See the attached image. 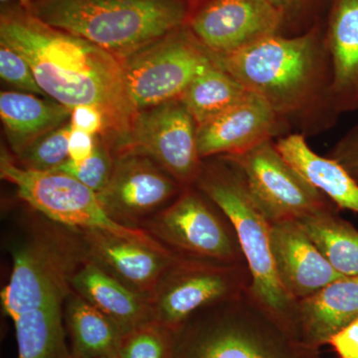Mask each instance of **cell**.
<instances>
[{"instance_id": "obj_28", "label": "cell", "mask_w": 358, "mask_h": 358, "mask_svg": "<svg viewBox=\"0 0 358 358\" xmlns=\"http://www.w3.org/2000/svg\"><path fill=\"white\" fill-rule=\"evenodd\" d=\"M0 77L15 91L44 95L31 66L20 53L0 42Z\"/></svg>"}, {"instance_id": "obj_4", "label": "cell", "mask_w": 358, "mask_h": 358, "mask_svg": "<svg viewBox=\"0 0 358 358\" xmlns=\"http://www.w3.org/2000/svg\"><path fill=\"white\" fill-rule=\"evenodd\" d=\"M173 358H320L250 293L197 310L174 331Z\"/></svg>"}, {"instance_id": "obj_30", "label": "cell", "mask_w": 358, "mask_h": 358, "mask_svg": "<svg viewBox=\"0 0 358 358\" xmlns=\"http://www.w3.org/2000/svg\"><path fill=\"white\" fill-rule=\"evenodd\" d=\"M329 157L338 162L358 182V124L336 143Z\"/></svg>"}, {"instance_id": "obj_22", "label": "cell", "mask_w": 358, "mask_h": 358, "mask_svg": "<svg viewBox=\"0 0 358 358\" xmlns=\"http://www.w3.org/2000/svg\"><path fill=\"white\" fill-rule=\"evenodd\" d=\"M64 320L73 358H96L117 353L121 329L74 291L66 301Z\"/></svg>"}, {"instance_id": "obj_37", "label": "cell", "mask_w": 358, "mask_h": 358, "mask_svg": "<svg viewBox=\"0 0 358 358\" xmlns=\"http://www.w3.org/2000/svg\"><path fill=\"white\" fill-rule=\"evenodd\" d=\"M357 279L358 280V277L357 278Z\"/></svg>"}, {"instance_id": "obj_33", "label": "cell", "mask_w": 358, "mask_h": 358, "mask_svg": "<svg viewBox=\"0 0 358 358\" xmlns=\"http://www.w3.org/2000/svg\"><path fill=\"white\" fill-rule=\"evenodd\" d=\"M268 1L287 15L293 11L299 10L301 7L308 4L310 0H268Z\"/></svg>"}, {"instance_id": "obj_19", "label": "cell", "mask_w": 358, "mask_h": 358, "mask_svg": "<svg viewBox=\"0 0 358 358\" xmlns=\"http://www.w3.org/2000/svg\"><path fill=\"white\" fill-rule=\"evenodd\" d=\"M72 289L112 320L122 334L152 320L148 298L131 291L87 259L73 275Z\"/></svg>"}, {"instance_id": "obj_12", "label": "cell", "mask_w": 358, "mask_h": 358, "mask_svg": "<svg viewBox=\"0 0 358 358\" xmlns=\"http://www.w3.org/2000/svg\"><path fill=\"white\" fill-rule=\"evenodd\" d=\"M183 189L148 155L124 150L115 152L112 178L98 196L110 218L128 227L141 228Z\"/></svg>"}, {"instance_id": "obj_18", "label": "cell", "mask_w": 358, "mask_h": 358, "mask_svg": "<svg viewBox=\"0 0 358 358\" xmlns=\"http://www.w3.org/2000/svg\"><path fill=\"white\" fill-rule=\"evenodd\" d=\"M358 319V280L343 278L298 301L299 338L320 350Z\"/></svg>"}, {"instance_id": "obj_32", "label": "cell", "mask_w": 358, "mask_h": 358, "mask_svg": "<svg viewBox=\"0 0 358 358\" xmlns=\"http://www.w3.org/2000/svg\"><path fill=\"white\" fill-rule=\"evenodd\" d=\"M96 138L71 127L69 134V157L71 162H81L89 159L95 150Z\"/></svg>"}, {"instance_id": "obj_35", "label": "cell", "mask_w": 358, "mask_h": 358, "mask_svg": "<svg viewBox=\"0 0 358 358\" xmlns=\"http://www.w3.org/2000/svg\"><path fill=\"white\" fill-rule=\"evenodd\" d=\"M96 358H117V353H114V355H103V357H96Z\"/></svg>"}, {"instance_id": "obj_34", "label": "cell", "mask_w": 358, "mask_h": 358, "mask_svg": "<svg viewBox=\"0 0 358 358\" xmlns=\"http://www.w3.org/2000/svg\"><path fill=\"white\" fill-rule=\"evenodd\" d=\"M30 1L31 0H0L1 6H7V4H21V6H27Z\"/></svg>"}, {"instance_id": "obj_20", "label": "cell", "mask_w": 358, "mask_h": 358, "mask_svg": "<svg viewBox=\"0 0 358 358\" xmlns=\"http://www.w3.org/2000/svg\"><path fill=\"white\" fill-rule=\"evenodd\" d=\"M275 143L284 159L313 187L338 208L358 214V182L338 162L315 154L303 134L282 136Z\"/></svg>"}, {"instance_id": "obj_10", "label": "cell", "mask_w": 358, "mask_h": 358, "mask_svg": "<svg viewBox=\"0 0 358 358\" xmlns=\"http://www.w3.org/2000/svg\"><path fill=\"white\" fill-rule=\"evenodd\" d=\"M241 171L252 199L271 225L334 208L333 202L289 166L268 141L243 154L221 155Z\"/></svg>"}, {"instance_id": "obj_3", "label": "cell", "mask_w": 358, "mask_h": 358, "mask_svg": "<svg viewBox=\"0 0 358 358\" xmlns=\"http://www.w3.org/2000/svg\"><path fill=\"white\" fill-rule=\"evenodd\" d=\"M192 6V0H31L25 7L122 61L185 25Z\"/></svg>"}, {"instance_id": "obj_5", "label": "cell", "mask_w": 358, "mask_h": 358, "mask_svg": "<svg viewBox=\"0 0 358 358\" xmlns=\"http://www.w3.org/2000/svg\"><path fill=\"white\" fill-rule=\"evenodd\" d=\"M195 187L217 205L236 231L252 275L250 293L299 338L298 301L279 281L271 250V224L250 195L241 171L223 157L203 162Z\"/></svg>"}, {"instance_id": "obj_9", "label": "cell", "mask_w": 358, "mask_h": 358, "mask_svg": "<svg viewBox=\"0 0 358 358\" xmlns=\"http://www.w3.org/2000/svg\"><path fill=\"white\" fill-rule=\"evenodd\" d=\"M247 263H223L178 256L150 299L152 320L176 331L190 315L250 289Z\"/></svg>"}, {"instance_id": "obj_27", "label": "cell", "mask_w": 358, "mask_h": 358, "mask_svg": "<svg viewBox=\"0 0 358 358\" xmlns=\"http://www.w3.org/2000/svg\"><path fill=\"white\" fill-rule=\"evenodd\" d=\"M115 166L112 145L102 134L96 138L95 150L89 159L81 162H67L55 171H62L81 181L99 194L107 187Z\"/></svg>"}, {"instance_id": "obj_8", "label": "cell", "mask_w": 358, "mask_h": 358, "mask_svg": "<svg viewBox=\"0 0 358 358\" xmlns=\"http://www.w3.org/2000/svg\"><path fill=\"white\" fill-rule=\"evenodd\" d=\"M211 62L210 51L186 24L131 54L122 65L134 109L138 113L179 100Z\"/></svg>"}, {"instance_id": "obj_6", "label": "cell", "mask_w": 358, "mask_h": 358, "mask_svg": "<svg viewBox=\"0 0 358 358\" xmlns=\"http://www.w3.org/2000/svg\"><path fill=\"white\" fill-rule=\"evenodd\" d=\"M0 176L15 186L22 201L52 222L75 230H103L138 239L152 238L141 228L128 227L110 218L98 194L69 174L26 169L2 150Z\"/></svg>"}, {"instance_id": "obj_11", "label": "cell", "mask_w": 358, "mask_h": 358, "mask_svg": "<svg viewBox=\"0 0 358 358\" xmlns=\"http://www.w3.org/2000/svg\"><path fill=\"white\" fill-rule=\"evenodd\" d=\"M124 150L148 155L185 188L196 185L203 166L196 122L180 100L138 112Z\"/></svg>"}, {"instance_id": "obj_36", "label": "cell", "mask_w": 358, "mask_h": 358, "mask_svg": "<svg viewBox=\"0 0 358 358\" xmlns=\"http://www.w3.org/2000/svg\"><path fill=\"white\" fill-rule=\"evenodd\" d=\"M192 1H194V0H192Z\"/></svg>"}, {"instance_id": "obj_17", "label": "cell", "mask_w": 358, "mask_h": 358, "mask_svg": "<svg viewBox=\"0 0 358 358\" xmlns=\"http://www.w3.org/2000/svg\"><path fill=\"white\" fill-rule=\"evenodd\" d=\"M331 96L341 113L358 110V0H331L326 32Z\"/></svg>"}, {"instance_id": "obj_7", "label": "cell", "mask_w": 358, "mask_h": 358, "mask_svg": "<svg viewBox=\"0 0 358 358\" xmlns=\"http://www.w3.org/2000/svg\"><path fill=\"white\" fill-rule=\"evenodd\" d=\"M176 255L223 263H247L227 216L195 186L141 225Z\"/></svg>"}, {"instance_id": "obj_1", "label": "cell", "mask_w": 358, "mask_h": 358, "mask_svg": "<svg viewBox=\"0 0 358 358\" xmlns=\"http://www.w3.org/2000/svg\"><path fill=\"white\" fill-rule=\"evenodd\" d=\"M0 42L28 61L44 95L71 110L81 105L99 108L107 122L103 136L114 152L126 145L138 113L121 59L47 24L21 4L1 6Z\"/></svg>"}, {"instance_id": "obj_24", "label": "cell", "mask_w": 358, "mask_h": 358, "mask_svg": "<svg viewBox=\"0 0 358 358\" xmlns=\"http://www.w3.org/2000/svg\"><path fill=\"white\" fill-rule=\"evenodd\" d=\"M249 92L212 59L210 64L193 79L179 100L199 127L229 110Z\"/></svg>"}, {"instance_id": "obj_2", "label": "cell", "mask_w": 358, "mask_h": 358, "mask_svg": "<svg viewBox=\"0 0 358 358\" xmlns=\"http://www.w3.org/2000/svg\"><path fill=\"white\" fill-rule=\"evenodd\" d=\"M215 64L306 133L333 126V68L319 26L296 37H266L241 50L211 53Z\"/></svg>"}, {"instance_id": "obj_29", "label": "cell", "mask_w": 358, "mask_h": 358, "mask_svg": "<svg viewBox=\"0 0 358 358\" xmlns=\"http://www.w3.org/2000/svg\"><path fill=\"white\" fill-rule=\"evenodd\" d=\"M70 124L92 136H103L107 131L105 115L95 106H77L71 110Z\"/></svg>"}, {"instance_id": "obj_26", "label": "cell", "mask_w": 358, "mask_h": 358, "mask_svg": "<svg viewBox=\"0 0 358 358\" xmlns=\"http://www.w3.org/2000/svg\"><path fill=\"white\" fill-rule=\"evenodd\" d=\"M70 122L43 134L20 154L16 164L35 171H55L64 166L69 157Z\"/></svg>"}, {"instance_id": "obj_21", "label": "cell", "mask_w": 358, "mask_h": 358, "mask_svg": "<svg viewBox=\"0 0 358 358\" xmlns=\"http://www.w3.org/2000/svg\"><path fill=\"white\" fill-rule=\"evenodd\" d=\"M71 110L54 100L20 91L0 93V117L14 155L43 134L68 124Z\"/></svg>"}, {"instance_id": "obj_31", "label": "cell", "mask_w": 358, "mask_h": 358, "mask_svg": "<svg viewBox=\"0 0 358 358\" xmlns=\"http://www.w3.org/2000/svg\"><path fill=\"white\" fill-rule=\"evenodd\" d=\"M329 345L338 358H358V319L334 334Z\"/></svg>"}, {"instance_id": "obj_15", "label": "cell", "mask_w": 358, "mask_h": 358, "mask_svg": "<svg viewBox=\"0 0 358 358\" xmlns=\"http://www.w3.org/2000/svg\"><path fill=\"white\" fill-rule=\"evenodd\" d=\"M289 127L266 101L249 92L229 110L197 127V147L203 160L211 157L243 154Z\"/></svg>"}, {"instance_id": "obj_13", "label": "cell", "mask_w": 358, "mask_h": 358, "mask_svg": "<svg viewBox=\"0 0 358 358\" xmlns=\"http://www.w3.org/2000/svg\"><path fill=\"white\" fill-rule=\"evenodd\" d=\"M285 17L268 0H194L186 25L211 53L229 54L279 34Z\"/></svg>"}, {"instance_id": "obj_14", "label": "cell", "mask_w": 358, "mask_h": 358, "mask_svg": "<svg viewBox=\"0 0 358 358\" xmlns=\"http://www.w3.org/2000/svg\"><path fill=\"white\" fill-rule=\"evenodd\" d=\"M77 232L87 260L148 300L178 256L155 238L138 239L103 230Z\"/></svg>"}, {"instance_id": "obj_16", "label": "cell", "mask_w": 358, "mask_h": 358, "mask_svg": "<svg viewBox=\"0 0 358 358\" xmlns=\"http://www.w3.org/2000/svg\"><path fill=\"white\" fill-rule=\"evenodd\" d=\"M271 250L282 288L296 301L343 279L299 221L273 224Z\"/></svg>"}, {"instance_id": "obj_25", "label": "cell", "mask_w": 358, "mask_h": 358, "mask_svg": "<svg viewBox=\"0 0 358 358\" xmlns=\"http://www.w3.org/2000/svg\"><path fill=\"white\" fill-rule=\"evenodd\" d=\"M174 331L171 327L150 320L122 336L117 358H173Z\"/></svg>"}, {"instance_id": "obj_23", "label": "cell", "mask_w": 358, "mask_h": 358, "mask_svg": "<svg viewBox=\"0 0 358 358\" xmlns=\"http://www.w3.org/2000/svg\"><path fill=\"white\" fill-rule=\"evenodd\" d=\"M299 222L339 274L358 277V230L352 224L334 208L315 212Z\"/></svg>"}]
</instances>
